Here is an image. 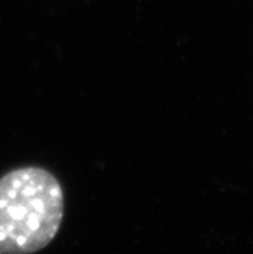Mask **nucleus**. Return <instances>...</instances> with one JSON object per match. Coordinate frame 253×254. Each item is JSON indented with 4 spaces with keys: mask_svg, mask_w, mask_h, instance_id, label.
Returning a JSON list of instances; mask_svg holds the SVG:
<instances>
[{
    "mask_svg": "<svg viewBox=\"0 0 253 254\" xmlns=\"http://www.w3.org/2000/svg\"><path fill=\"white\" fill-rule=\"evenodd\" d=\"M64 218V193L57 177L37 166L0 178V254H34L48 247Z\"/></svg>",
    "mask_w": 253,
    "mask_h": 254,
    "instance_id": "1",
    "label": "nucleus"
}]
</instances>
